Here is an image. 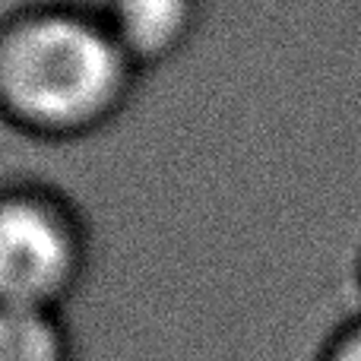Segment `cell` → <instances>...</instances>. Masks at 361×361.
<instances>
[{
  "mask_svg": "<svg viewBox=\"0 0 361 361\" xmlns=\"http://www.w3.org/2000/svg\"><path fill=\"white\" fill-rule=\"evenodd\" d=\"M0 361H63L61 333L48 311L0 305Z\"/></svg>",
  "mask_w": 361,
  "mask_h": 361,
  "instance_id": "obj_4",
  "label": "cell"
},
{
  "mask_svg": "<svg viewBox=\"0 0 361 361\" xmlns=\"http://www.w3.org/2000/svg\"><path fill=\"white\" fill-rule=\"evenodd\" d=\"M324 361H361V314L333 336Z\"/></svg>",
  "mask_w": 361,
  "mask_h": 361,
  "instance_id": "obj_5",
  "label": "cell"
},
{
  "mask_svg": "<svg viewBox=\"0 0 361 361\" xmlns=\"http://www.w3.org/2000/svg\"><path fill=\"white\" fill-rule=\"evenodd\" d=\"M358 279H361V260H358Z\"/></svg>",
  "mask_w": 361,
  "mask_h": 361,
  "instance_id": "obj_6",
  "label": "cell"
},
{
  "mask_svg": "<svg viewBox=\"0 0 361 361\" xmlns=\"http://www.w3.org/2000/svg\"><path fill=\"white\" fill-rule=\"evenodd\" d=\"M193 0H111L108 29L133 57H159L184 38Z\"/></svg>",
  "mask_w": 361,
  "mask_h": 361,
  "instance_id": "obj_3",
  "label": "cell"
},
{
  "mask_svg": "<svg viewBox=\"0 0 361 361\" xmlns=\"http://www.w3.org/2000/svg\"><path fill=\"white\" fill-rule=\"evenodd\" d=\"M80 263L76 231L42 197H0V305L48 311Z\"/></svg>",
  "mask_w": 361,
  "mask_h": 361,
  "instance_id": "obj_2",
  "label": "cell"
},
{
  "mask_svg": "<svg viewBox=\"0 0 361 361\" xmlns=\"http://www.w3.org/2000/svg\"><path fill=\"white\" fill-rule=\"evenodd\" d=\"M130 54L108 23L42 13L0 42V92L25 121L51 130L92 124L121 99Z\"/></svg>",
  "mask_w": 361,
  "mask_h": 361,
  "instance_id": "obj_1",
  "label": "cell"
}]
</instances>
